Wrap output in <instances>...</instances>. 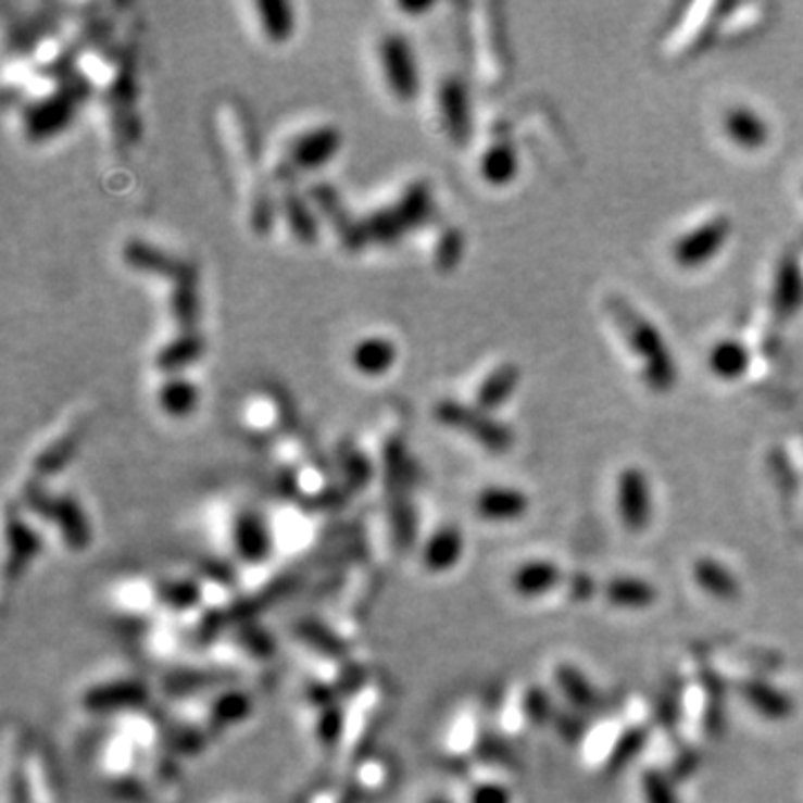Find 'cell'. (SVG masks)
Here are the masks:
<instances>
[{
    "mask_svg": "<svg viewBox=\"0 0 803 803\" xmlns=\"http://www.w3.org/2000/svg\"><path fill=\"white\" fill-rule=\"evenodd\" d=\"M349 781L347 788L353 792L357 803H375L382 801L396 790L400 768L391 754L373 750L357 758L353 766H349Z\"/></svg>",
    "mask_w": 803,
    "mask_h": 803,
    "instance_id": "14",
    "label": "cell"
},
{
    "mask_svg": "<svg viewBox=\"0 0 803 803\" xmlns=\"http://www.w3.org/2000/svg\"><path fill=\"white\" fill-rule=\"evenodd\" d=\"M801 266H803V262H801Z\"/></svg>",
    "mask_w": 803,
    "mask_h": 803,
    "instance_id": "52",
    "label": "cell"
},
{
    "mask_svg": "<svg viewBox=\"0 0 803 803\" xmlns=\"http://www.w3.org/2000/svg\"><path fill=\"white\" fill-rule=\"evenodd\" d=\"M340 469H342L344 489L353 493H362L375 478V464L362 449L353 444H347L340 449Z\"/></svg>",
    "mask_w": 803,
    "mask_h": 803,
    "instance_id": "38",
    "label": "cell"
},
{
    "mask_svg": "<svg viewBox=\"0 0 803 803\" xmlns=\"http://www.w3.org/2000/svg\"><path fill=\"white\" fill-rule=\"evenodd\" d=\"M616 512L620 525L631 534H641L652 525L654 495L643 469L625 467L616 476Z\"/></svg>",
    "mask_w": 803,
    "mask_h": 803,
    "instance_id": "12",
    "label": "cell"
},
{
    "mask_svg": "<svg viewBox=\"0 0 803 803\" xmlns=\"http://www.w3.org/2000/svg\"><path fill=\"white\" fill-rule=\"evenodd\" d=\"M743 699L758 716L768 718V722H783L794 710V703L788 694L758 681H752L743 688Z\"/></svg>",
    "mask_w": 803,
    "mask_h": 803,
    "instance_id": "35",
    "label": "cell"
},
{
    "mask_svg": "<svg viewBox=\"0 0 803 803\" xmlns=\"http://www.w3.org/2000/svg\"><path fill=\"white\" fill-rule=\"evenodd\" d=\"M803 304V266L786 258L777 264L770 279V309L779 317H790Z\"/></svg>",
    "mask_w": 803,
    "mask_h": 803,
    "instance_id": "23",
    "label": "cell"
},
{
    "mask_svg": "<svg viewBox=\"0 0 803 803\" xmlns=\"http://www.w3.org/2000/svg\"><path fill=\"white\" fill-rule=\"evenodd\" d=\"M724 135L728 141L745 152H756L770 141V125L756 110L748 105H735L724 114Z\"/></svg>",
    "mask_w": 803,
    "mask_h": 803,
    "instance_id": "22",
    "label": "cell"
},
{
    "mask_svg": "<svg viewBox=\"0 0 803 803\" xmlns=\"http://www.w3.org/2000/svg\"><path fill=\"white\" fill-rule=\"evenodd\" d=\"M108 605L121 618L139 623L141 627L161 616H171L163 580L150 574H123L114 578L108 587Z\"/></svg>",
    "mask_w": 803,
    "mask_h": 803,
    "instance_id": "8",
    "label": "cell"
},
{
    "mask_svg": "<svg viewBox=\"0 0 803 803\" xmlns=\"http://www.w3.org/2000/svg\"><path fill=\"white\" fill-rule=\"evenodd\" d=\"M23 504L27 512L40 520L57 527L59 538L67 549L83 552L92 542L90 518L83 512L80 502L70 493H52L43 480H27L23 489Z\"/></svg>",
    "mask_w": 803,
    "mask_h": 803,
    "instance_id": "5",
    "label": "cell"
},
{
    "mask_svg": "<svg viewBox=\"0 0 803 803\" xmlns=\"http://www.w3.org/2000/svg\"><path fill=\"white\" fill-rule=\"evenodd\" d=\"M419 803H453V799H451V796H447V794H442V792H434V794H429V796L422 799Z\"/></svg>",
    "mask_w": 803,
    "mask_h": 803,
    "instance_id": "50",
    "label": "cell"
},
{
    "mask_svg": "<svg viewBox=\"0 0 803 803\" xmlns=\"http://www.w3.org/2000/svg\"><path fill=\"white\" fill-rule=\"evenodd\" d=\"M281 210L292 237L304 246H313L319 239V224L313 215L311 205L298 190H286L281 199Z\"/></svg>",
    "mask_w": 803,
    "mask_h": 803,
    "instance_id": "34",
    "label": "cell"
},
{
    "mask_svg": "<svg viewBox=\"0 0 803 803\" xmlns=\"http://www.w3.org/2000/svg\"><path fill=\"white\" fill-rule=\"evenodd\" d=\"M18 803H63L61 775L48 745L27 739L21 761Z\"/></svg>",
    "mask_w": 803,
    "mask_h": 803,
    "instance_id": "10",
    "label": "cell"
},
{
    "mask_svg": "<svg viewBox=\"0 0 803 803\" xmlns=\"http://www.w3.org/2000/svg\"><path fill=\"white\" fill-rule=\"evenodd\" d=\"M561 580H563V572L556 563L544 561V559H534L514 569L510 578V587L516 597L531 601V599L547 597L549 591H554L556 585H561Z\"/></svg>",
    "mask_w": 803,
    "mask_h": 803,
    "instance_id": "24",
    "label": "cell"
},
{
    "mask_svg": "<svg viewBox=\"0 0 803 803\" xmlns=\"http://www.w3.org/2000/svg\"><path fill=\"white\" fill-rule=\"evenodd\" d=\"M260 25L264 36L271 43H286V40L294 32V14L290 3H281V0H264V3L255 5Z\"/></svg>",
    "mask_w": 803,
    "mask_h": 803,
    "instance_id": "36",
    "label": "cell"
},
{
    "mask_svg": "<svg viewBox=\"0 0 803 803\" xmlns=\"http://www.w3.org/2000/svg\"><path fill=\"white\" fill-rule=\"evenodd\" d=\"M362 224H364L366 239H368V241H375V243H379V246H391V243H398V241L406 235V230H404L402 222L398 219V215L393 213V208H391V205L375 210V213H371Z\"/></svg>",
    "mask_w": 803,
    "mask_h": 803,
    "instance_id": "40",
    "label": "cell"
},
{
    "mask_svg": "<svg viewBox=\"0 0 803 803\" xmlns=\"http://www.w3.org/2000/svg\"><path fill=\"white\" fill-rule=\"evenodd\" d=\"M396 360H398L396 344L389 340V337H382V335L364 337V340H360L351 349L353 368L366 377H379V375L389 373Z\"/></svg>",
    "mask_w": 803,
    "mask_h": 803,
    "instance_id": "28",
    "label": "cell"
},
{
    "mask_svg": "<svg viewBox=\"0 0 803 803\" xmlns=\"http://www.w3.org/2000/svg\"><path fill=\"white\" fill-rule=\"evenodd\" d=\"M605 311L643 385L656 393L669 391L676 385L679 371L656 324L623 298H610Z\"/></svg>",
    "mask_w": 803,
    "mask_h": 803,
    "instance_id": "1",
    "label": "cell"
},
{
    "mask_svg": "<svg viewBox=\"0 0 803 803\" xmlns=\"http://www.w3.org/2000/svg\"><path fill=\"white\" fill-rule=\"evenodd\" d=\"M438 110L444 133L457 148H467L474 135V116L467 83L457 76H449L440 83Z\"/></svg>",
    "mask_w": 803,
    "mask_h": 803,
    "instance_id": "16",
    "label": "cell"
},
{
    "mask_svg": "<svg viewBox=\"0 0 803 803\" xmlns=\"http://www.w3.org/2000/svg\"><path fill=\"white\" fill-rule=\"evenodd\" d=\"M309 197L322 210L326 222L335 228L337 237H340V241L344 243V248L349 252H360L368 243L366 233H364V224L357 222L349 213V208L344 205L342 197L337 195V190L330 184H315V186H311Z\"/></svg>",
    "mask_w": 803,
    "mask_h": 803,
    "instance_id": "19",
    "label": "cell"
},
{
    "mask_svg": "<svg viewBox=\"0 0 803 803\" xmlns=\"http://www.w3.org/2000/svg\"><path fill=\"white\" fill-rule=\"evenodd\" d=\"M171 313L181 333H197L199 326V294L197 277L173 284L171 292Z\"/></svg>",
    "mask_w": 803,
    "mask_h": 803,
    "instance_id": "37",
    "label": "cell"
},
{
    "mask_svg": "<svg viewBox=\"0 0 803 803\" xmlns=\"http://www.w3.org/2000/svg\"><path fill=\"white\" fill-rule=\"evenodd\" d=\"M474 512L480 520L493 525L518 523L529 512V495L516 487L491 485L476 493Z\"/></svg>",
    "mask_w": 803,
    "mask_h": 803,
    "instance_id": "21",
    "label": "cell"
},
{
    "mask_svg": "<svg viewBox=\"0 0 803 803\" xmlns=\"http://www.w3.org/2000/svg\"><path fill=\"white\" fill-rule=\"evenodd\" d=\"M391 208L406 233L427 226L434 219V195L429 181L417 179L409 184L400 199L391 203Z\"/></svg>",
    "mask_w": 803,
    "mask_h": 803,
    "instance_id": "27",
    "label": "cell"
},
{
    "mask_svg": "<svg viewBox=\"0 0 803 803\" xmlns=\"http://www.w3.org/2000/svg\"><path fill=\"white\" fill-rule=\"evenodd\" d=\"M766 10L768 8H764V5H741V14L743 16H739V5H730V10L726 12V16L722 21V29H718V34L745 36L756 25L764 23Z\"/></svg>",
    "mask_w": 803,
    "mask_h": 803,
    "instance_id": "43",
    "label": "cell"
},
{
    "mask_svg": "<svg viewBox=\"0 0 803 803\" xmlns=\"http://www.w3.org/2000/svg\"><path fill=\"white\" fill-rule=\"evenodd\" d=\"M732 219L726 213H712L688 226L669 246L672 262L683 271L710 264L732 237Z\"/></svg>",
    "mask_w": 803,
    "mask_h": 803,
    "instance_id": "9",
    "label": "cell"
},
{
    "mask_svg": "<svg viewBox=\"0 0 803 803\" xmlns=\"http://www.w3.org/2000/svg\"><path fill=\"white\" fill-rule=\"evenodd\" d=\"M203 337L197 333H181L173 342H167L154 357V366L167 377L188 368L203 355Z\"/></svg>",
    "mask_w": 803,
    "mask_h": 803,
    "instance_id": "32",
    "label": "cell"
},
{
    "mask_svg": "<svg viewBox=\"0 0 803 803\" xmlns=\"http://www.w3.org/2000/svg\"><path fill=\"white\" fill-rule=\"evenodd\" d=\"M46 540L23 514L8 512L5 518V580H18L43 552Z\"/></svg>",
    "mask_w": 803,
    "mask_h": 803,
    "instance_id": "15",
    "label": "cell"
},
{
    "mask_svg": "<svg viewBox=\"0 0 803 803\" xmlns=\"http://www.w3.org/2000/svg\"><path fill=\"white\" fill-rule=\"evenodd\" d=\"M730 10L728 3H699L688 10L683 21L674 27L665 40V54L686 59L705 48L707 40L722 29V21Z\"/></svg>",
    "mask_w": 803,
    "mask_h": 803,
    "instance_id": "11",
    "label": "cell"
},
{
    "mask_svg": "<svg viewBox=\"0 0 803 803\" xmlns=\"http://www.w3.org/2000/svg\"><path fill=\"white\" fill-rule=\"evenodd\" d=\"M559 686L565 692V697L572 703L580 705V707H587V705H591V703L597 701L594 686L589 683V679H587V676L580 669H576L572 665L559 667Z\"/></svg>",
    "mask_w": 803,
    "mask_h": 803,
    "instance_id": "42",
    "label": "cell"
},
{
    "mask_svg": "<svg viewBox=\"0 0 803 803\" xmlns=\"http://www.w3.org/2000/svg\"><path fill=\"white\" fill-rule=\"evenodd\" d=\"M121 255H123V262L128 264L133 271L171 279L173 284L195 277L192 266H188L179 258L171 255V252L159 250L156 246H152L148 241H141V239H130L128 243L123 246Z\"/></svg>",
    "mask_w": 803,
    "mask_h": 803,
    "instance_id": "20",
    "label": "cell"
},
{
    "mask_svg": "<svg viewBox=\"0 0 803 803\" xmlns=\"http://www.w3.org/2000/svg\"><path fill=\"white\" fill-rule=\"evenodd\" d=\"M393 703L396 688L387 676H366V681L344 699V735L340 756L347 766H353L357 758L373 752V743L389 722Z\"/></svg>",
    "mask_w": 803,
    "mask_h": 803,
    "instance_id": "2",
    "label": "cell"
},
{
    "mask_svg": "<svg viewBox=\"0 0 803 803\" xmlns=\"http://www.w3.org/2000/svg\"><path fill=\"white\" fill-rule=\"evenodd\" d=\"M464 255V235L457 228H444L436 241L434 266L440 273H451Z\"/></svg>",
    "mask_w": 803,
    "mask_h": 803,
    "instance_id": "41",
    "label": "cell"
},
{
    "mask_svg": "<svg viewBox=\"0 0 803 803\" xmlns=\"http://www.w3.org/2000/svg\"><path fill=\"white\" fill-rule=\"evenodd\" d=\"M78 449V434L76 431H70L65 436H61L54 444H50L46 451H40L36 457H34V474L38 480L43 478H50V476H57L59 472L65 469V464L74 457Z\"/></svg>",
    "mask_w": 803,
    "mask_h": 803,
    "instance_id": "39",
    "label": "cell"
},
{
    "mask_svg": "<svg viewBox=\"0 0 803 803\" xmlns=\"http://www.w3.org/2000/svg\"><path fill=\"white\" fill-rule=\"evenodd\" d=\"M464 549H467V540H464L462 529L453 523H444L431 529L429 536L419 542L417 563L425 574L442 576L462 563Z\"/></svg>",
    "mask_w": 803,
    "mask_h": 803,
    "instance_id": "17",
    "label": "cell"
},
{
    "mask_svg": "<svg viewBox=\"0 0 803 803\" xmlns=\"http://www.w3.org/2000/svg\"><path fill=\"white\" fill-rule=\"evenodd\" d=\"M643 783H645L643 790H645L648 803H676L672 786L661 775L650 773V775H645Z\"/></svg>",
    "mask_w": 803,
    "mask_h": 803,
    "instance_id": "47",
    "label": "cell"
},
{
    "mask_svg": "<svg viewBox=\"0 0 803 803\" xmlns=\"http://www.w3.org/2000/svg\"><path fill=\"white\" fill-rule=\"evenodd\" d=\"M342 148V135L333 125H319L304 135L294 139L288 148V161H284L288 167L294 171L313 173L324 167L337 152Z\"/></svg>",
    "mask_w": 803,
    "mask_h": 803,
    "instance_id": "18",
    "label": "cell"
},
{
    "mask_svg": "<svg viewBox=\"0 0 803 803\" xmlns=\"http://www.w3.org/2000/svg\"><path fill=\"white\" fill-rule=\"evenodd\" d=\"M750 364H752L750 344L741 340H732V337L718 340L716 344H712L707 353L710 373L716 379H724V382H735V379H741L743 375H748Z\"/></svg>",
    "mask_w": 803,
    "mask_h": 803,
    "instance_id": "26",
    "label": "cell"
},
{
    "mask_svg": "<svg viewBox=\"0 0 803 803\" xmlns=\"http://www.w3.org/2000/svg\"><path fill=\"white\" fill-rule=\"evenodd\" d=\"M275 222V205L271 201L268 192H262L255 199V205H252V228H255L260 235H268V230L273 228Z\"/></svg>",
    "mask_w": 803,
    "mask_h": 803,
    "instance_id": "46",
    "label": "cell"
},
{
    "mask_svg": "<svg viewBox=\"0 0 803 803\" xmlns=\"http://www.w3.org/2000/svg\"><path fill=\"white\" fill-rule=\"evenodd\" d=\"M525 707H527V714L531 716V722H542V718H547L549 714V701H547V694L542 690H531L527 694V701H525Z\"/></svg>",
    "mask_w": 803,
    "mask_h": 803,
    "instance_id": "48",
    "label": "cell"
},
{
    "mask_svg": "<svg viewBox=\"0 0 803 803\" xmlns=\"http://www.w3.org/2000/svg\"><path fill=\"white\" fill-rule=\"evenodd\" d=\"M692 576L705 594L718 601H735L741 594L739 578L714 559H699L692 567Z\"/></svg>",
    "mask_w": 803,
    "mask_h": 803,
    "instance_id": "31",
    "label": "cell"
},
{
    "mask_svg": "<svg viewBox=\"0 0 803 803\" xmlns=\"http://www.w3.org/2000/svg\"><path fill=\"white\" fill-rule=\"evenodd\" d=\"M150 703V686L141 674L130 669H112L95 676L78 692V707L88 716L114 718L146 710Z\"/></svg>",
    "mask_w": 803,
    "mask_h": 803,
    "instance_id": "4",
    "label": "cell"
},
{
    "mask_svg": "<svg viewBox=\"0 0 803 803\" xmlns=\"http://www.w3.org/2000/svg\"><path fill=\"white\" fill-rule=\"evenodd\" d=\"M520 385V368L514 362L495 364L476 389V406L482 411H495L514 396Z\"/></svg>",
    "mask_w": 803,
    "mask_h": 803,
    "instance_id": "25",
    "label": "cell"
},
{
    "mask_svg": "<svg viewBox=\"0 0 803 803\" xmlns=\"http://www.w3.org/2000/svg\"><path fill=\"white\" fill-rule=\"evenodd\" d=\"M434 417L438 425L467 436L485 451L493 455H502L514 447V431L502 419L493 417L489 411L478 409L476 404H462L457 400H440L434 406Z\"/></svg>",
    "mask_w": 803,
    "mask_h": 803,
    "instance_id": "7",
    "label": "cell"
},
{
    "mask_svg": "<svg viewBox=\"0 0 803 803\" xmlns=\"http://www.w3.org/2000/svg\"><path fill=\"white\" fill-rule=\"evenodd\" d=\"M230 803H250V801H243V799H241V801H230Z\"/></svg>",
    "mask_w": 803,
    "mask_h": 803,
    "instance_id": "51",
    "label": "cell"
},
{
    "mask_svg": "<svg viewBox=\"0 0 803 803\" xmlns=\"http://www.w3.org/2000/svg\"><path fill=\"white\" fill-rule=\"evenodd\" d=\"M398 8H400L404 14H422V12L434 10V5H431V3H419V5H415V3H400Z\"/></svg>",
    "mask_w": 803,
    "mask_h": 803,
    "instance_id": "49",
    "label": "cell"
},
{
    "mask_svg": "<svg viewBox=\"0 0 803 803\" xmlns=\"http://www.w3.org/2000/svg\"><path fill=\"white\" fill-rule=\"evenodd\" d=\"M300 803H357V799L353 796V792L344 786H335V783H322L315 786L313 790H309Z\"/></svg>",
    "mask_w": 803,
    "mask_h": 803,
    "instance_id": "45",
    "label": "cell"
},
{
    "mask_svg": "<svg viewBox=\"0 0 803 803\" xmlns=\"http://www.w3.org/2000/svg\"><path fill=\"white\" fill-rule=\"evenodd\" d=\"M156 402L167 417L186 419L199 404V389L181 375H171L156 391Z\"/></svg>",
    "mask_w": 803,
    "mask_h": 803,
    "instance_id": "33",
    "label": "cell"
},
{
    "mask_svg": "<svg viewBox=\"0 0 803 803\" xmlns=\"http://www.w3.org/2000/svg\"><path fill=\"white\" fill-rule=\"evenodd\" d=\"M605 599L620 610H648L656 603L658 591L652 582L643 578L618 576L607 582Z\"/></svg>",
    "mask_w": 803,
    "mask_h": 803,
    "instance_id": "30",
    "label": "cell"
},
{
    "mask_svg": "<svg viewBox=\"0 0 803 803\" xmlns=\"http://www.w3.org/2000/svg\"><path fill=\"white\" fill-rule=\"evenodd\" d=\"M520 171L518 152L510 141H493L478 161L480 179L493 188L510 186Z\"/></svg>",
    "mask_w": 803,
    "mask_h": 803,
    "instance_id": "29",
    "label": "cell"
},
{
    "mask_svg": "<svg viewBox=\"0 0 803 803\" xmlns=\"http://www.w3.org/2000/svg\"><path fill=\"white\" fill-rule=\"evenodd\" d=\"M467 803H514V792L498 781H478L472 786Z\"/></svg>",
    "mask_w": 803,
    "mask_h": 803,
    "instance_id": "44",
    "label": "cell"
},
{
    "mask_svg": "<svg viewBox=\"0 0 803 803\" xmlns=\"http://www.w3.org/2000/svg\"><path fill=\"white\" fill-rule=\"evenodd\" d=\"M92 86L86 76L67 74L65 83L52 95L34 101L23 112L25 135L32 141H46L61 135L72 123L78 105L88 99Z\"/></svg>",
    "mask_w": 803,
    "mask_h": 803,
    "instance_id": "6",
    "label": "cell"
},
{
    "mask_svg": "<svg viewBox=\"0 0 803 803\" xmlns=\"http://www.w3.org/2000/svg\"><path fill=\"white\" fill-rule=\"evenodd\" d=\"M379 63L391 95L402 103L415 101L419 95V70L413 48L402 34H387L379 40Z\"/></svg>",
    "mask_w": 803,
    "mask_h": 803,
    "instance_id": "13",
    "label": "cell"
},
{
    "mask_svg": "<svg viewBox=\"0 0 803 803\" xmlns=\"http://www.w3.org/2000/svg\"><path fill=\"white\" fill-rule=\"evenodd\" d=\"M152 756L133 739L110 728L97 745L95 770L118 796L148 801V768Z\"/></svg>",
    "mask_w": 803,
    "mask_h": 803,
    "instance_id": "3",
    "label": "cell"
}]
</instances>
